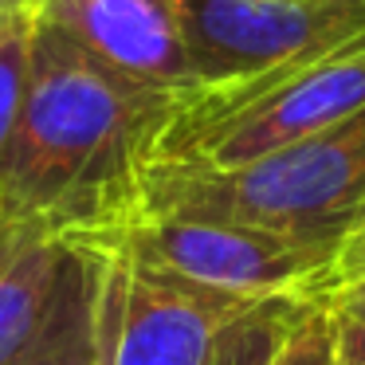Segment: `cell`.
Instances as JSON below:
<instances>
[{"instance_id":"15","label":"cell","mask_w":365,"mask_h":365,"mask_svg":"<svg viewBox=\"0 0 365 365\" xmlns=\"http://www.w3.org/2000/svg\"><path fill=\"white\" fill-rule=\"evenodd\" d=\"M334 326H338V365H365V330L338 318Z\"/></svg>"},{"instance_id":"12","label":"cell","mask_w":365,"mask_h":365,"mask_svg":"<svg viewBox=\"0 0 365 365\" xmlns=\"http://www.w3.org/2000/svg\"><path fill=\"white\" fill-rule=\"evenodd\" d=\"M357 283H365V216L346 232V236L334 240L330 259L307 279V287H302L294 299L326 302V299H334V294L349 291V287H357Z\"/></svg>"},{"instance_id":"13","label":"cell","mask_w":365,"mask_h":365,"mask_svg":"<svg viewBox=\"0 0 365 365\" xmlns=\"http://www.w3.org/2000/svg\"><path fill=\"white\" fill-rule=\"evenodd\" d=\"M275 365H338V326L334 314L318 302H307L294 318Z\"/></svg>"},{"instance_id":"7","label":"cell","mask_w":365,"mask_h":365,"mask_svg":"<svg viewBox=\"0 0 365 365\" xmlns=\"http://www.w3.org/2000/svg\"><path fill=\"white\" fill-rule=\"evenodd\" d=\"M40 16L142 87L169 95L197 87L173 0H40Z\"/></svg>"},{"instance_id":"4","label":"cell","mask_w":365,"mask_h":365,"mask_svg":"<svg viewBox=\"0 0 365 365\" xmlns=\"http://www.w3.org/2000/svg\"><path fill=\"white\" fill-rule=\"evenodd\" d=\"M197 87L326 59L365 40V0H173Z\"/></svg>"},{"instance_id":"9","label":"cell","mask_w":365,"mask_h":365,"mask_svg":"<svg viewBox=\"0 0 365 365\" xmlns=\"http://www.w3.org/2000/svg\"><path fill=\"white\" fill-rule=\"evenodd\" d=\"M98 294H103V252L71 244L63 283L40 330L4 365H103Z\"/></svg>"},{"instance_id":"3","label":"cell","mask_w":365,"mask_h":365,"mask_svg":"<svg viewBox=\"0 0 365 365\" xmlns=\"http://www.w3.org/2000/svg\"><path fill=\"white\" fill-rule=\"evenodd\" d=\"M365 110V40L326 59L177 95L150 169H236ZM142 173V177H145Z\"/></svg>"},{"instance_id":"11","label":"cell","mask_w":365,"mask_h":365,"mask_svg":"<svg viewBox=\"0 0 365 365\" xmlns=\"http://www.w3.org/2000/svg\"><path fill=\"white\" fill-rule=\"evenodd\" d=\"M36 20H40V9H20L0 16V153L12 138V126L20 118V103H24L28 91Z\"/></svg>"},{"instance_id":"8","label":"cell","mask_w":365,"mask_h":365,"mask_svg":"<svg viewBox=\"0 0 365 365\" xmlns=\"http://www.w3.org/2000/svg\"><path fill=\"white\" fill-rule=\"evenodd\" d=\"M67 259L71 244L0 192V365L16 357L40 330L63 283Z\"/></svg>"},{"instance_id":"16","label":"cell","mask_w":365,"mask_h":365,"mask_svg":"<svg viewBox=\"0 0 365 365\" xmlns=\"http://www.w3.org/2000/svg\"><path fill=\"white\" fill-rule=\"evenodd\" d=\"M20 9H40V0H0V16L20 12Z\"/></svg>"},{"instance_id":"5","label":"cell","mask_w":365,"mask_h":365,"mask_svg":"<svg viewBox=\"0 0 365 365\" xmlns=\"http://www.w3.org/2000/svg\"><path fill=\"white\" fill-rule=\"evenodd\" d=\"M252 302L259 299L216 291L118 252H103V365H200L212 338Z\"/></svg>"},{"instance_id":"6","label":"cell","mask_w":365,"mask_h":365,"mask_svg":"<svg viewBox=\"0 0 365 365\" xmlns=\"http://www.w3.org/2000/svg\"><path fill=\"white\" fill-rule=\"evenodd\" d=\"M79 247H103L145 267L173 271L192 283L232 294H299L330 259L334 244H302L255 228L205 220H130L118 232Z\"/></svg>"},{"instance_id":"1","label":"cell","mask_w":365,"mask_h":365,"mask_svg":"<svg viewBox=\"0 0 365 365\" xmlns=\"http://www.w3.org/2000/svg\"><path fill=\"white\" fill-rule=\"evenodd\" d=\"M173 103L177 95L118 75L40 16L20 118L0 153V192L67 244L110 236L134 216Z\"/></svg>"},{"instance_id":"14","label":"cell","mask_w":365,"mask_h":365,"mask_svg":"<svg viewBox=\"0 0 365 365\" xmlns=\"http://www.w3.org/2000/svg\"><path fill=\"white\" fill-rule=\"evenodd\" d=\"M318 307H326L338 322H349V326H361V330H365V283L349 287V291H341V294H334V299L318 302Z\"/></svg>"},{"instance_id":"2","label":"cell","mask_w":365,"mask_h":365,"mask_svg":"<svg viewBox=\"0 0 365 365\" xmlns=\"http://www.w3.org/2000/svg\"><path fill=\"white\" fill-rule=\"evenodd\" d=\"M361 216L365 110L236 169H150L130 220H205L334 244Z\"/></svg>"},{"instance_id":"10","label":"cell","mask_w":365,"mask_h":365,"mask_svg":"<svg viewBox=\"0 0 365 365\" xmlns=\"http://www.w3.org/2000/svg\"><path fill=\"white\" fill-rule=\"evenodd\" d=\"M302 307L307 302L294 294H267V299L252 302L212 338L200 365H275Z\"/></svg>"}]
</instances>
